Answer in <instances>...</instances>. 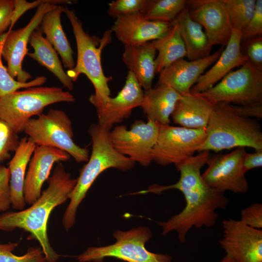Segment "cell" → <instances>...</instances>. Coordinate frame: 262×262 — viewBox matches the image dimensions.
<instances>
[{
    "label": "cell",
    "instance_id": "cell-1",
    "mask_svg": "<svg viewBox=\"0 0 262 262\" xmlns=\"http://www.w3.org/2000/svg\"><path fill=\"white\" fill-rule=\"evenodd\" d=\"M209 152H200L177 165L180 177L176 183L167 186L155 184L141 192L160 194L175 189L182 193L186 203L183 209L167 221L157 224L162 228L163 235L175 231L182 244L186 242L187 234L193 228L213 226L218 217L217 210L225 209L229 202L225 193L209 186L202 177L200 170L210 157Z\"/></svg>",
    "mask_w": 262,
    "mask_h": 262
},
{
    "label": "cell",
    "instance_id": "cell-2",
    "mask_svg": "<svg viewBox=\"0 0 262 262\" xmlns=\"http://www.w3.org/2000/svg\"><path fill=\"white\" fill-rule=\"evenodd\" d=\"M62 163H57L48 178V186L31 206L17 212L0 214V230L11 231L22 229L31 234L40 244L46 262H58L60 255L51 246L48 235V223L51 212L69 199L77 183Z\"/></svg>",
    "mask_w": 262,
    "mask_h": 262
},
{
    "label": "cell",
    "instance_id": "cell-3",
    "mask_svg": "<svg viewBox=\"0 0 262 262\" xmlns=\"http://www.w3.org/2000/svg\"><path fill=\"white\" fill-rule=\"evenodd\" d=\"M88 131L92 140V152L87 163L80 170L70 195L69 203L63 215L62 224L66 231L74 225L79 205L102 172L110 168L126 171L132 168L136 164L115 148L110 139V131L97 123L91 125Z\"/></svg>",
    "mask_w": 262,
    "mask_h": 262
},
{
    "label": "cell",
    "instance_id": "cell-4",
    "mask_svg": "<svg viewBox=\"0 0 262 262\" xmlns=\"http://www.w3.org/2000/svg\"><path fill=\"white\" fill-rule=\"evenodd\" d=\"M69 20L75 38L77 59L75 66L66 72L72 81L75 82L81 74L85 75L92 83L95 93L90 102L98 111L102 108L111 96L109 82L112 77H107L102 69L101 55L102 50L112 41L111 30L106 31L99 38L87 33L74 11L65 7L64 12Z\"/></svg>",
    "mask_w": 262,
    "mask_h": 262
},
{
    "label": "cell",
    "instance_id": "cell-5",
    "mask_svg": "<svg viewBox=\"0 0 262 262\" xmlns=\"http://www.w3.org/2000/svg\"><path fill=\"white\" fill-rule=\"evenodd\" d=\"M197 152H216L235 147L262 150L261 127L256 119L240 116L215 105Z\"/></svg>",
    "mask_w": 262,
    "mask_h": 262
},
{
    "label": "cell",
    "instance_id": "cell-6",
    "mask_svg": "<svg viewBox=\"0 0 262 262\" xmlns=\"http://www.w3.org/2000/svg\"><path fill=\"white\" fill-rule=\"evenodd\" d=\"M76 99L59 87L34 86L17 91L0 98V119L18 134L24 131L32 117L47 106L58 102L72 103Z\"/></svg>",
    "mask_w": 262,
    "mask_h": 262
},
{
    "label": "cell",
    "instance_id": "cell-7",
    "mask_svg": "<svg viewBox=\"0 0 262 262\" xmlns=\"http://www.w3.org/2000/svg\"><path fill=\"white\" fill-rule=\"evenodd\" d=\"M24 132L36 146L63 150L78 163L88 160L89 150L74 142L71 120L62 110L50 109L47 114L42 113L36 118H31Z\"/></svg>",
    "mask_w": 262,
    "mask_h": 262
},
{
    "label": "cell",
    "instance_id": "cell-8",
    "mask_svg": "<svg viewBox=\"0 0 262 262\" xmlns=\"http://www.w3.org/2000/svg\"><path fill=\"white\" fill-rule=\"evenodd\" d=\"M116 242L104 246L90 247L77 257L80 262H102L108 257L127 262H172L168 254L155 253L147 249L145 244L152 237L147 227H139L128 231L117 230L114 233Z\"/></svg>",
    "mask_w": 262,
    "mask_h": 262
},
{
    "label": "cell",
    "instance_id": "cell-9",
    "mask_svg": "<svg viewBox=\"0 0 262 262\" xmlns=\"http://www.w3.org/2000/svg\"><path fill=\"white\" fill-rule=\"evenodd\" d=\"M199 94L214 105L228 103L247 105L262 102V71L247 61Z\"/></svg>",
    "mask_w": 262,
    "mask_h": 262
},
{
    "label": "cell",
    "instance_id": "cell-10",
    "mask_svg": "<svg viewBox=\"0 0 262 262\" xmlns=\"http://www.w3.org/2000/svg\"><path fill=\"white\" fill-rule=\"evenodd\" d=\"M206 136V128L159 126L157 139L151 153L152 161L162 166L174 164L176 166L194 156Z\"/></svg>",
    "mask_w": 262,
    "mask_h": 262
},
{
    "label": "cell",
    "instance_id": "cell-11",
    "mask_svg": "<svg viewBox=\"0 0 262 262\" xmlns=\"http://www.w3.org/2000/svg\"><path fill=\"white\" fill-rule=\"evenodd\" d=\"M57 0H42L34 15L24 27L9 30L0 36V53L6 61L7 70L10 75L20 82H28L31 75L23 69L22 62L28 53L27 45L33 32L41 24L45 14L53 9Z\"/></svg>",
    "mask_w": 262,
    "mask_h": 262
},
{
    "label": "cell",
    "instance_id": "cell-12",
    "mask_svg": "<svg viewBox=\"0 0 262 262\" xmlns=\"http://www.w3.org/2000/svg\"><path fill=\"white\" fill-rule=\"evenodd\" d=\"M159 130V125L150 120H137L130 130L123 125L115 127L110 131V139L119 153L146 167L152 161L151 153Z\"/></svg>",
    "mask_w": 262,
    "mask_h": 262
},
{
    "label": "cell",
    "instance_id": "cell-13",
    "mask_svg": "<svg viewBox=\"0 0 262 262\" xmlns=\"http://www.w3.org/2000/svg\"><path fill=\"white\" fill-rule=\"evenodd\" d=\"M246 152L245 147H239L229 153L210 157L207 168L201 174L204 180L210 187L223 193H246L249 184L243 166Z\"/></svg>",
    "mask_w": 262,
    "mask_h": 262
},
{
    "label": "cell",
    "instance_id": "cell-14",
    "mask_svg": "<svg viewBox=\"0 0 262 262\" xmlns=\"http://www.w3.org/2000/svg\"><path fill=\"white\" fill-rule=\"evenodd\" d=\"M223 237L218 243L234 262H262V230L231 218L222 221Z\"/></svg>",
    "mask_w": 262,
    "mask_h": 262
},
{
    "label": "cell",
    "instance_id": "cell-15",
    "mask_svg": "<svg viewBox=\"0 0 262 262\" xmlns=\"http://www.w3.org/2000/svg\"><path fill=\"white\" fill-rule=\"evenodd\" d=\"M191 18L199 23L206 33L210 47L226 46L233 28L223 0H187Z\"/></svg>",
    "mask_w": 262,
    "mask_h": 262
},
{
    "label": "cell",
    "instance_id": "cell-16",
    "mask_svg": "<svg viewBox=\"0 0 262 262\" xmlns=\"http://www.w3.org/2000/svg\"><path fill=\"white\" fill-rule=\"evenodd\" d=\"M144 91L134 75L129 71L125 84L114 98H108L104 106L97 111L98 124L110 131L115 124L128 118L132 110L140 107Z\"/></svg>",
    "mask_w": 262,
    "mask_h": 262
},
{
    "label": "cell",
    "instance_id": "cell-17",
    "mask_svg": "<svg viewBox=\"0 0 262 262\" xmlns=\"http://www.w3.org/2000/svg\"><path fill=\"white\" fill-rule=\"evenodd\" d=\"M70 157L67 152L56 148L36 146L25 179L24 196L26 203L32 205L39 197L54 164L66 162Z\"/></svg>",
    "mask_w": 262,
    "mask_h": 262
},
{
    "label": "cell",
    "instance_id": "cell-18",
    "mask_svg": "<svg viewBox=\"0 0 262 262\" xmlns=\"http://www.w3.org/2000/svg\"><path fill=\"white\" fill-rule=\"evenodd\" d=\"M223 50L222 47L209 56L196 60L184 58L177 60L159 73L157 85H169L181 96L189 93L206 69L217 60Z\"/></svg>",
    "mask_w": 262,
    "mask_h": 262
},
{
    "label": "cell",
    "instance_id": "cell-19",
    "mask_svg": "<svg viewBox=\"0 0 262 262\" xmlns=\"http://www.w3.org/2000/svg\"><path fill=\"white\" fill-rule=\"evenodd\" d=\"M172 25V22L149 20L142 14H137L117 17L110 30L118 41L126 46L158 39Z\"/></svg>",
    "mask_w": 262,
    "mask_h": 262
},
{
    "label": "cell",
    "instance_id": "cell-20",
    "mask_svg": "<svg viewBox=\"0 0 262 262\" xmlns=\"http://www.w3.org/2000/svg\"><path fill=\"white\" fill-rule=\"evenodd\" d=\"M242 31L233 29L230 39L220 56L212 66L197 80L190 92L201 93L210 89L235 67L246 61V57L241 50Z\"/></svg>",
    "mask_w": 262,
    "mask_h": 262
},
{
    "label": "cell",
    "instance_id": "cell-21",
    "mask_svg": "<svg viewBox=\"0 0 262 262\" xmlns=\"http://www.w3.org/2000/svg\"><path fill=\"white\" fill-rule=\"evenodd\" d=\"M215 106L199 93L190 92L181 96L171 116L174 123L181 127L206 128Z\"/></svg>",
    "mask_w": 262,
    "mask_h": 262
},
{
    "label": "cell",
    "instance_id": "cell-22",
    "mask_svg": "<svg viewBox=\"0 0 262 262\" xmlns=\"http://www.w3.org/2000/svg\"><path fill=\"white\" fill-rule=\"evenodd\" d=\"M36 146L28 137L22 138L8 167L10 177L11 206L18 211L24 209L26 205L24 196L26 171Z\"/></svg>",
    "mask_w": 262,
    "mask_h": 262
},
{
    "label": "cell",
    "instance_id": "cell-23",
    "mask_svg": "<svg viewBox=\"0 0 262 262\" xmlns=\"http://www.w3.org/2000/svg\"><path fill=\"white\" fill-rule=\"evenodd\" d=\"M156 52L152 42L124 46L122 61L145 91L152 88Z\"/></svg>",
    "mask_w": 262,
    "mask_h": 262
},
{
    "label": "cell",
    "instance_id": "cell-24",
    "mask_svg": "<svg viewBox=\"0 0 262 262\" xmlns=\"http://www.w3.org/2000/svg\"><path fill=\"white\" fill-rule=\"evenodd\" d=\"M181 96L169 85L161 84L144 91L141 105L144 114L159 126L168 125L177 101Z\"/></svg>",
    "mask_w": 262,
    "mask_h": 262
},
{
    "label": "cell",
    "instance_id": "cell-25",
    "mask_svg": "<svg viewBox=\"0 0 262 262\" xmlns=\"http://www.w3.org/2000/svg\"><path fill=\"white\" fill-rule=\"evenodd\" d=\"M64 10V6L56 5L47 12L42 18L41 28L46 39L60 55L64 67L71 69L75 62L73 51L61 24V16Z\"/></svg>",
    "mask_w": 262,
    "mask_h": 262
},
{
    "label": "cell",
    "instance_id": "cell-26",
    "mask_svg": "<svg viewBox=\"0 0 262 262\" xmlns=\"http://www.w3.org/2000/svg\"><path fill=\"white\" fill-rule=\"evenodd\" d=\"M173 21L179 27L188 60H198L211 54L212 49L207 35L202 27L191 18L187 5Z\"/></svg>",
    "mask_w": 262,
    "mask_h": 262
},
{
    "label": "cell",
    "instance_id": "cell-27",
    "mask_svg": "<svg viewBox=\"0 0 262 262\" xmlns=\"http://www.w3.org/2000/svg\"><path fill=\"white\" fill-rule=\"evenodd\" d=\"M43 33L41 28L33 32L29 43L33 51L28 52L27 55L53 73L64 87L71 91L73 88V82L65 71L57 52Z\"/></svg>",
    "mask_w": 262,
    "mask_h": 262
},
{
    "label": "cell",
    "instance_id": "cell-28",
    "mask_svg": "<svg viewBox=\"0 0 262 262\" xmlns=\"http://www.w3.org/2000/svg\"><path fill=\"white\" fill-rule=\"evenodd\" d=\"M169 30L160 38L151 41L158 54L155 60L156 73L179 59L186 57L187 52L179 27L174 21Z\"/></svg>",
    "mask_w": 262,
    "mask_h": 262
},
{
    "label": "cell",
    "instance_id": "cell-29",
    "mask_svg": "<svg viewBox=\"0 0 262 262\" xmlns=\"http://www.w3.org/2000/svg\"><path fill=\"white\" fill-rule=\"evenodd\" d=\"M186 5L185 0H150L143 15L149 20L171 23Z\"/></svg>",
    "mask_w": 262,
    "mask_h": 262
},
{
    "label": "cell",
    "instance_id": "cell-30",
    "mask_svg": "<svg viewBox=\"0 0 262 262\" xmlns=\"http://www.w3.org/2000/svg\"><path fill=\"white\" fill-rule=\"evenodd\" d=\"M256 0H223L233 29L242 31L252 17Z\"/></svg>",
    "mask_w": 262,
    "mask_h": 262
},
{
    "label": "cell",
    "instance_id": "cell-31",
    "mask_svg": "<svg viewBox=\"0 0 262 262\" xmlns=\"http://www.w3.org/2000/svg\"><path fill=\"white\" fill-rule=\"evenodd\" d=\"M1 58L0 53V98L20 89L41 86L46 82L47 78L43 76H38L25 82L17 81L9 73L7 67L3 64Z\"/></svg>",
    "mask_w": 262,
    "mask_h": 262
},
{
    "label": "cell",
    "instance_id": "cell-32",
    "mask_svg": "<svg viewBox=\"0 0 262 262\" xmlns=\"http://www.w3.org/2000/svg\"><path fill=\"white\" fill-rule=\"evenodd\" d=\"M17 243H0V262H46L41 247H31L25 254L18 256L13 252Z\"/></svg>",
    "mask_w": 262,
    "mask_h": 262
},
{
    "label": "cell",
    "instance_id": "cell-33",
    "mask_svg": "<svg viewBox=\"0 0 262 262\" xmlns=\"http://www.w3.org/2000/svg\"><path fill=\"white\" fill-rule=\"evenodd\" d=\"M150 0H115L109 3L108 14L113 18L126 15L143 14Z\"/></svg>",
    "mask_w": 262,
    "mask_h": 262
},
{
    "label": "cell",
    "instance_id": "cell-34",
    "mask_svg": "<svg viewBox=\"0 0 262 262\" xmlns=\"http://www.w3.org/2000/svg\"><path fill=\"white\" fill-rule=\"evenodd\" d=\"M18 134L4 121L0 119V165L11 157L19 144Z\"/></svg>",
    "mask_w": 262,
    "mask_h": 262
},
{
    "label": "cell",
    "instance_id": "cell-35",
    "mask_svg": "<svg viewBox=\"0 0 262 262\" xmlns=\"http://www.w3.org/2000/svg\"><path fill=\"white\" fill-rule=\"evenodd\" d=\"M240 46L247 61L262 71V36L241 41Z\"/></svg>",
    "mask_w": 262,
    "mask_h": 262
},
{
    "label": "cell",
    "instance_id": "cell-36",
    "mask_svg": "<svg viewBox=\"0 0 262 262\" xmlns=\"http://www.w3.org/2000/svg\"><path fill=\"white\" fill-rule=\"evenodd\" d=\"M262 36V0H256L253 15L242 31L241 41Z\"/></svg>",
    "mask_w": 262,
    "mask_h": 262
},
{
    "label": "cell",
    "instance_id": "cell-37",
    "mask_svg": "<svg viewBox=\"0 0 262 262\" xmlns=\"http://www.w3.org/2000/svg\"><path fill=\"white\" fill-rule=\"evenodd\" d=\"M216 105L241 117L262 118V102L247 105H237L228 103H219Z\"/></svg>",
    "mask_w": 262,
    "mask_h": 262
},
{
    "label": "cell",
    "instance_id": "cell-38",
    "mask_svg": "<svg viewBox=\"0 0 262 262\" xmlns=\"http://www.w3.org/2000/svg\"><path fill=\"white\" fill-rule=\"evenodd\" d=\"M240 220L251 228L262 229V204L255 203L241 211Z\"/></svg>",
    "mask_w": 262,
    "mask_h": 262
},
{
    "label": "cell",
    "instance_id": "cell-39",
    "mask_svg": "<svg viewBox=\"0 0 262 262\" xmlns=\"http://www.w3.org/2000/svg\"><path fill=\"white\" fill-rule=\"evenodd\" d=\"M10 173L8 167L0 165V214L11 206Z\"/></svg>",
    "mask_w": 262,
    "mask_h": 262
},
{
    "label": "cell",
    "instance_id": "cell-40",
    "mask_svg": "<svg viewBox=\"0 0 262 262\" xmlns=\"http://www.w3.org/2000/svg\"><path fill=\"white\" fill-rule=\"evenodd\" d=\"M14 9V0H0V36L10 27Z\"/></svg>",
    "mask_w": 262,
    "mask_h": 262
},
{
    "label": "cell",
    "instance_id": "cell-41",
    "mask_svg": "<svg viewBox=\"0 0 262 262\" xmlns=\"http://www.w3.org/2000/svg\"><path fill=\"white\" fill-rule=\"evenodd\" d=\"M42 1V0H37L28 2L23 0H14V9L9 30H11L16 22L25 12L33 8L38 7Z\"/></svg>",
    "mask_w": 262,
    "mask_h": 262
},
{
    "label": "cell",
    "instance_id": "cell-42",
    "mask_svg": "<svg viewBox=\"0 0 262 262\" xmlns=\"http://www.w3.org/2000/svg\"><path fill=\"white\" fill-rule=\"evenodd\" d=\"M262 166V150H256L253 153L244 154L243 166L246 173L248 171Z\"/></svg>",
    "mask_w": 262,
    "mask_h": 262
},
{
    "label": "cell",
    "instance_id": "cell-43",
    "mask_svg": "<svg viewBox=\"0 0 262 262\" xmlns=\"http://www.w3.org/2000/svg\"><path fill=\"white\" fill-rule=\"evenodd\" d=\"M220 262H234L233 260L230 258L229 256L226 255L220 261Z\"/></svg>",
    "mask_w": 262,
    "mask_h": 262
}]
</instances>
